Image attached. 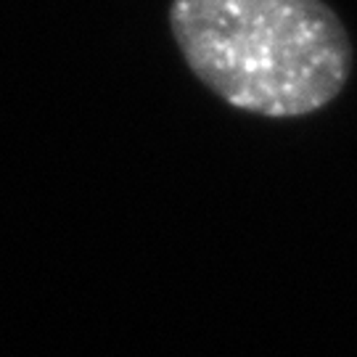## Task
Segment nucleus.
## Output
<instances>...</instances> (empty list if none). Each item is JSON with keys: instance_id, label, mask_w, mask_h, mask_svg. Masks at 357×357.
<instances>
[{"instance_id": "f257e3e1", "label": "nucleus", "mask_w": 357, "mask_h": 357, "mask_svg": "<svg viewBox=\"0 0 357 357\" xmlns=\"http://www.w3.org/2000/svg\"><path fill=\"white\" fill-rule=\"evenodd\" d=\"M169 29L191 75L246 114L299 119L352 75V40L323 0H172Z\"/></svg>"}]
</instances>
